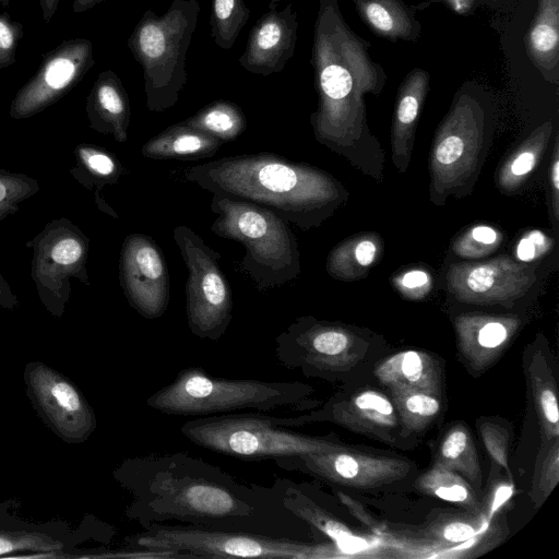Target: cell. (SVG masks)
Returning a JSON list of instances; mask_svg holds the SVG:
<instances>
[{
	"label": "cell",
	"instance_id": "cell-1",
	"mask_svg": "<svg viewBox=\"0 0 559 559\" xmlns=\"http://www.w3.org/2000/svg\"><path fill=\"white\" fill-rule=\"evenodd\" d=\"M112 476L131 497L126 516L143 528L179 522L310 542L313 528L284 506L273 486L243 484L189 453L129 457Z\"/></svg>",
	"mask_w": 559,
	"mask_h": 559
},
{
	"label": "cell",
	"instance_id": "cell-2",
	"mask_svg": "<svg viewBox=\"0 0 559 559\" xmlns=\"http://www.w3.org/2000/svg\"><path fill=\"white\" fill-rule=\"evenodd\" d=\"M185 178L212 194L267 209L304 229L325 217L337 194L323 171L267 152L198 164L185 170Z\"/></svg>",
	"mask_w": 559,
	"mask_h": 559
},
{
	"label": "cell",
	"instance_id": "cell-3",
	"mask_svg": "<svg viewBox=\"0 0 559 559\" xmlns=\"http://www.w3.org/2000/svg\"><path fill=\"white\" fill-rule=\"evenodd\" d=\"M311 64L319 95L311 122L318 139L334 140L353 120L362 94L376 93L385 78L344 22L336 0H319Z\"/></svg>",
	"mask_w": 559,
	"mask_h": 559
},
{
	"label": "cell",
	"instance_id": "cell-4",
	"mask_svg": "<svg viewBox=\"0 0 559 559\" xmlns=\"http://www.w3.org/2000/svg\"><path fill=\"white\" fill-rule=\"evenodd\" d=\"M310 421L311 414L277 417L261 413H227L187 420L180 431L201 448L246 461L321 453L343 447L333 439L293 429Z\"/></svg>",
	"mask_w": 559,
	"mask_h": 559
},
{
	"label": "cell",
	"instance_id": "cell-5",
	"mask_svg": "<svg viewBox=\"0 0 559 559\" xmlns=\"http://www.w3.org/2000/svg\"><path fill=\"white\" fill-rule=\"evenodd\" d=\"M310 388L300 382H271L212 376L201 367H187L146 400L159 413L210 416L254 409L260 412L302 406Z\"/></svg>",
	"mask_w": 559,
	"mask_h": 559
},
{
	"label": "cell",
	"instance_id": "cell-6",
	"mask_svg": "<svg viewBox=\"0 0 559 559\" xmlns=\"http://www.w3.org/2000/svg\"><path fill=\"white\" fill-rule=\"evenodd\" d=\"M211 211L217 215L211 231L245 248L240 270L259 290L280 287L300 273V252L288 222L255 204L213 194Z\"/></svg>",
	"mask_w": 559,
	"mask_h": 559
},
{
	"label": "cell",
	"instance_id": "cell-7",
	"mask_svg": "<svg viewBox=\"0 0 559 559\" xmlns=\"http://www.w3.org/2000/svg\"><path fill=\"white\" fill-rule=\"evenodd\" d=\"M199 13L198 0H173L163 15L146 10L130 34L127 46L142 67L148 110L160 112L179 100Z\"/></svg>",
	"mask_w": 559,
	"mask_h": 559
},
{
	"label": "cell",
	"instance_id": "cell-8",
	"mask_svg": "<svg viewBox=\"0 0 559 559\" xmlns=\"http://www.w3.org/2000/svg\"><path fill=\"white\" fill-rule=\"evenodd\" d=\"M130 548L169 551L185 558L321 559L336 556L334 544L228 532L186 524H151L127 539Z\"/></svg>",
	"mask_w": 559,
	"mask_h": 559
},
{
	"label": "cell",
	"instance_id": "cell-9",
	"mask_svg": "<svg viewBox=\"0 0 559 559\" xmlns=\"http://www.w3.org/2000/svg\"><path fill=\"white\" fill-rule=\"evenodd\" d=\"M174 240L188 270L186 313L190 332L218 341L233 320L231 287L218 265L221 253L186 225L176 226Z\"/></svg>",
	"mask_w": 559,
	"mask_h": 559
},
{
	"label": "cell",
	"instance_id": "cell-10",
	"mask_svg": "<svg viewBox=\"0 0 559 559\" xmlns=\"http://www.w3.org/2000/svg\"><path fill=\"white\" fill-rule=\"evenodd\" d=\"M27 246L33 249L31 277L39 299L51 316L61 318L71 297L70 278L91 285L86 266L90 239L61 217L48 222Z\"/></svg>",
	"mask_w": 559,
	"mask_h": 559
},
{
	"label": "cell",
	"instance_id": "cell-11",
	"mask_svg": "<svg viewBox=\"0 0 559 559\" xmlns=\"http://www.w3.org/2000/svg\"><path fill=\"white\" fill-rule=\"evenodd\" d=\"M26 395L41 421L62 441H86L97 426L96 415L82 391L68 377L40 361L24 367Z\"/></svg>",
	"mask_w": 559,
	"mask_h": 559
},
{
	"label": "cell",
	"instance_id": "cell-12",
	"mask_svg": "<svg viewBox=\"0 0 559 559\" xmlns=\"http://www.w3.org/2000/svg\"><path fill=\"white\" fill-rule=\"evenodd\" d=\"M94 64L91 40H63L43 56L36 73L12 99L9 116L19 120L41 112L75 87Z\"/></svg>",
	"mask_w": 559,
	"mask_h": 559
},
{
	"label": "cell",
	"instance_id": "cell-13",
	"mask_svg": "<svg viewBox=\"0 0 559 559\" xmlns=\"http://www.w3.org/2000/svg\"><path fill=\"white\" fill-rule=\"evenodd\" d=\"M20 507L16 498L0 503V557L88 558L80 546L96 538V524L74 530L61 521L28 522L16 514Z\"/></svg>",
	"mask_w": 559,
	"mask_h": 559
},
{
	"label": "cell",
	"instance_id": "cell-14",
	"mask_svg": "<svg viewBox=\"0 0 559 559\" xmlns=\"http://www.w3.org/2000/svg\"><path fill=\"white\" fill-rule=\"evenodd\" d=\"M354 341L344 330L312 318H298L275 338V356L307 377H329L352 365Z\"/></svg>",
	"mask_w": 559,
	"mask_h": 559
},
{
	"label": "cell",
	"instance_id": "cell-15",
	"mask_svg": "<svg viewBox=\"0 0 559 559\" xmlns=\"http://www.w3.org/2000/svg\"><path fill=\"white\" fill-rule=\"evenodd\" d=\"M285 471H297L326 483L352 488H377L404 478L411 464L407 461L373 455L342 448L311 454L274 460Z\"/></svg>",
	"mask_w": 559,
	"mask_h": 559
},
{
	"label": "cell",
	"instance_id": "cell-16",
	"mask_svg": "<svg viewBox=\"0 0 559 559\" xmlns=\"http://www.w3.org/2000/svg\"><path fill=\"white\" fill-rule=\"evenodd\" d=\"M119 282L129 305L145 319L162 317L170 299L163 251L150 236L131 234L121 246Z\"/></svg>",
	"mask_w": 559,
	"mask_h": 559
},
{
	"label": "cell",
	"instance_id": "cell-17",
	"mask_svg": "<svg viewBox=\"0 0 559 559\" xmlns=\"http://www.w3.org/2000/svg\"><path fill=\"white\" fill-rule=\"evenodd\" d=\"M281 0H271L267 11L255 22L240 66L248 72L263 76L280 73L295 53L298 21L292 2L278 10Z\"/></svg>",
	"mask_w": 559,
	"mask_h": 559
},
{
	"label": "cell",
	"instance_id": "cell-18",
	"mask_svg": "<svg viewBox=\"0 0 559 559\" xmlns=\"http://www.w3.org/2000/svg\"><path fill=\"white\" fill-rule=\"evenodd\" d=\"M326 415V418L348 429L371 435L383 440L392 437L397 428L395 408L382 393L362 391L347 400L331 402L325 411L311 414L312 420Z\"/></svg>",
	"mask_w": 559,
	"mask_h": 559
},
{
	"label": "cell",
	"instance_id": "cell-19",
	"mask_svg": "<svg viewBox=\"0 0 559 559\" xmlns=\"http://www.w3.org/2000/svg\"><path fill=\"white\" fill-rule=\"evenodd\" d=\"M90 127L123 143L128 139L131 108L127 91L112 70L102 71L86 98Z\"/></svg>",
	"mask_w": 559,
	"mask_h": 559
},
{
	"label": "cell",
	"instance_id": "cell-20",
	"mask_svg": "<svg viewBox=\"0 0 559 559\" xmlns=\"http://www.w3.org/2000/svg\"><path fill=\"white\" fill-rule=\"evenodd\" d=\"M376 376L390 390L439 393L441 370L429 354L406 350L382 361L376 368Z\"/></svg>",
	"mask_w": 559,
	"mask_h": 559
},
{
	"label": "cell",
	"instance_id": "cell-21",
	"mask_svg": "<svg viewBox=\"0 0 559 559\" xmlns=\"http://www.w3.org/2000/svg\"><path fill=\"white\" fill-rule=\"evenodd\" d=\"M223 144L221 140L181 121L151 138L141 153L151 159L195 160L213 157Z\"/></svg>",
	"mask_w": 559,
	"mask_h": 559
},
{
	"label": "cell",
	"instance_id": "cell-22",
	"mask_svg": "<svg viewBox=\"0 0 559 559\" xmlns=\"http://www.w3.org/2000/svg\"><path fill=\"white\" fill-rule=\"evenodd\" d=\"M532 62L545 74L555 72L559 61V0H538L537 12L526 36Z\"/></svg>",
	"mask_w": 559,
	"mask_h": 559
},
{
	"label": "cell",
	"instance_id": "cell-23",
	"mask_svg": "<svg viewBox=\"0 0 559 559\" xmlns=\"http://www.w3.org/2000/svg\"><path fill=\"white\" fill-rule=\"evenodd\" d=\"M435 465L464 475L475 491L480 490L481 468L474 440L465 426H454L444 435Z\"/></svg>",
	"mask_w": 559,
	"mask_h": 559
},
{
	"label": "cell",
	"instance_id": "cell-24",
	"mask_svg": "<svg viewBox=\"0 0 559 559\" xmlns=\"http://www.w3.org/2000/svg\"><path fill=\"white\" fill-rule=\"evenodd\" d=\"M366 24L379 36L414 39L416 26L408 10L397 0H353Z\"/></svg>",
	"mask_w": 559,
	"mask_h": 559
},
{
	"label": "cell",
	"instance_id": "cell-25",
	"mask_svg": "<svg viewBox=\"0 0 559 559\" xmlns=\"http://www.w3.org/2000/svg\"><path fill=\"white\" fill-rule=\"evenodd\" d=\"M75 165L71 175L85 188L97 190L119 181L126 169L109 151L92 145L79 144L74 150Z\"/></svg>",
	"mask_w": 559,
	"mask_h": 559
},
{
	"label": "cell",
	"instance_id": "cell-26",
	"mask_svg": "<svg viewBox=\"0 0 559 559\" xmlns=\"http://www.w3.org/2000/svg\"><path fill=\"white\" fill-rule=\"evenodd\" d=\"M182 122L224 143L236 140L247 128L242 109L237 104L225 99L204 106Z\"/></svg>",
	"mask_w": 559,
	"mask_h": 559
},
{
	"label": "cell",
	"instance_id": "cell-27",
	"mask_svg": "<svg viewBox=\"0 0 559 559\" xmlns=\"http://www.w3.org/2000/svg\"><path fill=\"white\" fill-rule=\"evenodd\" d=\"M528 374L543 438L546 442L558 439L559 409L556 382L543 357L531 364Z\"/></svg>",
	"mask_w": 559,
	"mask_h": 559
},
{
	"label": "cell",
	"instance_id": "cell-28",
	"mask_svg": "<svg viewBox=\"0 0 559 559\" xmlns=\"http://www.w3.org/2000/svg\"><path fill=\"white\" fill-rule=\"evenodd\" d=\"M423 492L459 504L471 511L478 510V500L469 483L456 472L433 465L416 480Z\"/></svg>",
	"mask_w": 559,
	"mask_h": 559
},
{
	"label": "cell",
	"instance_id": "cell-29",
	"mask_svg": "<svg viewBox=\"0 0 559 559\" xmlns=\"http://www.w3.org/2000/svg\"><path fill=\"white\" fill-rule=\"evenodd\" d=\"M509 340L508 326L496 320L483 322L476 332H461V350L475 368H480L498 357Z\"/></svg>",
	"mask_w": 559,
	"mask_h": 559
},
{
	"label": "cell",
	"instance_id": "cell-30",
	"mask_svg": "<svg viewBox=\"0 0 559 559\" xmlns=\"http://www.w3.org/2000/svg\"><path fill=\"white\" fill-rule=\"evenodd\" d=\"M391 393L393 406L408 430L425 429L441 411L438 393L417 390H391Z\"/></svg>",
	"mask_w": 559,
	"mask_h": 559
},
{
	"label": "cell",
	"instance_id": "cell-31",
	"mask_svg": "<svg viewBox=\"0 0 559 559\" xmlns=\"http://www.w3.org/2000/svg\"><path fill=\"white\" fill-rule=\"evenodd\" d=\"M250 17V9L243 0H212L211 36L224 50H229Z\"/></svg>",
	"mask_w": 559,
	"mask_h": 559
},
{
	"label": "cell",
	"instance_id": "cell-32",
	"mask_svg": "<svg viewBox=\"0 0 559 559\" xmlns=\"http://www.w3.org/2000/svg\"><path fill=\"white\" fill-rule=\"evenodd\" d=\"M428 84L429 75L421 69L413 70L405 78L395 111V126L399 130H406L415 122Z\"/></svg>",
	"mask_w": 559,
	"mask_h": 559
},
{
	"label": "cell",
	"instance_id": "cell-33",
	"mask_svg": "<svg viewBox=\"0 0 559 559\" xmlns=\"http://www.w3.org/2000/svg\"><path fill=\"white\" fill-rule=\"evenodd\" d=\"M39 191L36 179L0 169V222L19 211V204Z\"/></svg>",
	"mask_w": 559,
	"mask_h": 559
},
{
	"label": "cell",
	"instance_id": "cell-34",
	"mask_svg": "<svg viewBox=\"0 0 559 559\" xmlns=\"http://www.w3.org/2000/svg\"><path fill=\"white\" fill-rule=\"evenodd\" d=\"M23 34L22 23L13 21L7 12L0 14V70L16 61V50Z\"/></svg>",
	"mask_w": 559,
	"mask_h": 559
},
{
	"label": "cell",
	"instance_id": "cell-35",
	"mask_svg": "<svg viewBox=\"0 0 559 559\" xmlns=\"http://www.w3.org/2000/svg\"><path fill=\"white\" fill-rule=\"evenodd\" d=\"M550 442V450L547 455L543 459L539 472L535 477L534 488L538 491L543 500L551 492L558 481V439H554Z\"/></svg>",
	"mask_w": 559,
	"mask_h": 559
},
{
	"label": "cell",
	"instance_id": "cell-36",
	"mask_svg": "<svg viewBox=\"0 0 559 559\" xmlns=\"http://www.w3.org/2000/svg\"><path fill=\"white\" fill-rule=\"evenodd\" d=\"M481 432V438L484 444L495 460V462L502 467H504L510 474V468L508 465V433L506 429L493 425V424H484L481 428H479Z\"/></svg>",
	"mask_w": 559,
	"mask_h": 559
},
{
	"label": "cell",
	"instance_id": "cell-37",
	"mask_svg": "<svg viewBox=\"0 0 559 559\" xmlns=\"http://www.w3.org/2000/svg\"><path fill=\"white\" fill-rule=\"evenodd\" d=\"M481 524L475 525L466 519H454L437 525L436 535L441 542L460 544L472 540L479 533Z\"/></svg>",
	"mask_w": 559,
	"mask_h": 559
},
{
	"label": "cell",
	"instance_id": "cell-38",
	"mask_svg": "<svg viewBox=\"0 0 559 559\" xmlns=\"http://www.w3.org/2000/svg\"><path fill=\"white\" fill-rule=\"evenodd\" d=\"M464 143L460 136L450 135L444 138L436 148V159L441 165L455 163L463 154Z\"/></svg>",
	"mask_w": 559,
	"mask_h": 559
},
{
	"label": "cell",
	"instance_id": "cell-39",
	"mask_svg": "<svg viewBox=\"0 0 559 559\" xmlns=\"http://www.w3.org/2000/svg\"><path fill=\"white\" fill-rule=\"evenodd\" d=\"M545 236L539 231L528 234L518 245V258L526 262L532 261L545 248Z\"/></svg>",
	"mask_w": 559,
	"mask_h": 559
},
{
	"label": "cell",
	"instance_id": "cell-40",
	"mask_svg": "<svg viewBox=\"0 0 559 559\" xmlns=\"http://www.w3.org/2000/svg\"><path fill=\"white\" fill-rule=\"evenodd\" d=\"M535 162L536 157L533 152H523L513 160L511 171L515 176H524L534 168Z\"/></svg>",
	"mask_w": 559,
	"mask_h": 559
},
{
	"label": "cell",
	"instance_id": "cell-41",
	"mask_svg": "<svg viewBox=\"0 0 559 559\" xmlns=\"http://www.w3.org/2000/svg\"><path fill=\"white\" fill-rule=\"evenodd\" d=\"M337 496L340 498V500L348 508V510L352 511V513H355L357 514L356 516L359 518V520L365 523V525H368L374 533L377 532V534L380 533V528H379V525L378 524H374L370 516L362 511V508L361 506H357L356 502H354L350 497H348L347 495L338 491L337 492Z\"/></svg>",
	"mask_w": 559,
	"mask_h": 559
},
{
	"label": "cell",
	"instance_id": "cell-42",
	"mask_svg": "<svg viewBox=\"0 0 559 559\" xmlns=\"http://www.w3.org/2000/svg\"><path fill=\"white\" fill-rule=\"evenodd\" d=\"M20 306L17 296L13 293L10 284L0 273V307L7 310H14Z\"/></svg>",
	"mask_w": 559,
	"mask_h": 559
},
{
	"label": "cell",
	"instance_id": "cell-43",
	"mask_svg": "<svg viewBox=\"0 0 559 559\" xmlns=\"http://www.w3.org/2000/svg\"><path fill=\"white\" fill-rule=\"evenodd\" d=\"M376 246L370 240L360 241L355 250V255L358 263L362 266H369L376 257Z\"/></svg>",
	"mask_w": 559,
	"mask_h": 559
},
{
	"label": "cell",
	"instance_id": "cell-44",
	"mask_svg": "<svg viewBox=\"0 0 559 559\" xmlns=\"http://www.w3.org/2000/svg\"><path fill=\"white\" fill-rule=\"evenodd\" d=\"M472 238L485 246H490L497 241V233L488 226H477L472 229Z\"/></svg>",
	"mask_w": 559,
	"mask_h": 559
},
{
	"label": "cell",
	"instance_id": "cell-45",
	"mask_svg": "<svg viewBox=\"0 0 559 559\" xmlns=\"http://www.w3.org/2000/svg\"><path fill=\"white\" fill-rule=\"evenodd\" d=\"M428 282L427 273L423 271H411L406 273L402 278V284L406 288H417L426 285Z\"/></svg>",
	"mask_w": 559,
	"mask_h": 559
},
{
	"label": "cell",
	"instance_id": "cell-46",
	"mask_svg": "<svg viewBox=\"0 0 559 559\" xmlns=\"http://www.w3.org/2000/svg\"><path fill=\"white\" fill-rule=\"evenodd\" d=\"M59 2L60 0H39L44 22L49 23L51 21L58 9Z\"/></svg>",
	"mask_w": 559,
	"mask_h": 559
},
{
	"label": "cell",
	"instance_id": "cell-47",
	"mask_svg": "<svg viewBox=\"0 0 559 559\" xmlns=\"http://www.w3.org/2000/svg\"><path fill=\"white\" fill-rule=\"evenodd\" d=\"M445 2L456 13L466 14L473 9L475 0H445Z\"/></svg>",
	"mask_w": 559,
	"mask_h": 559
},
{
	"label": "cell",
	"instance_id": "cell-48",
	"mask_svg": "<svg viewBox=\"0 0 559 559\" xmlns=\"http://www.w3.org/2000/svg\"><path fill=\"white\" fill-rule=\"evenodd\" d=\"M105 0H74L72 4V9L74 13H82L87 10L93 9L97 4L104 2Z\"/></svg>",
	"mask_w": 559,
	"mask_h": 559
},
{
	"label": "cell",
	"instance_id": "cell-49",
	"mask_svg": "<svg viewBox=\"0 0 559 559\" xmlns=\"http://www.w3.org/2000/svg\"><path fill=\"white\" fill-rule=\"evenodd\" d=\"M551 177H552L554 187L556 190H558L559 189V162L557 159L555 160V163L552 165Z\"/></svg>",
	"mask_w": 559,
	"mask_h": 559
},
{
	"label": "cell",
	"instance_id": "cell-50",
	"mask_svg": "<svg viewBox=\"0 0 559 559\" xmlns=\"http://www.w3.org/2000/svg\"><path fill=\"white\" fill-rule=\"evenodd\" d=\"M11 0H0V4L3 7H8Z\"/></svg>",
	"mask_w": 559,
	"mask_h": 559
}]
</instances>
